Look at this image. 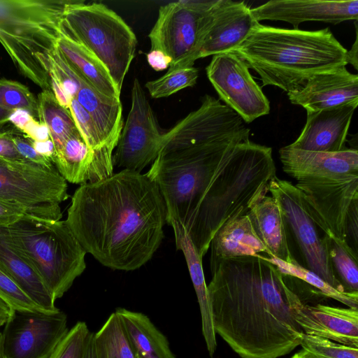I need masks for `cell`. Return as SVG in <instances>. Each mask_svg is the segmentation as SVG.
I'll return each mask as SVG.
<instances>
[{"label": "cell", "instance_id": "obj_24", "mask_svg": "<svg viewBox=\"0 0 358 358\" xmlns=\"http://www.w3.org/2000/svg\"><path fill=\"white\" fill-rule=\"evenodd\" d=\"M173 229L177 250L182 252L196 294L201 316L202 333L208 351L213 355L217 348L216 333L213 327L211 305L206 283L202 258L183 227L173 220L166 222Z\"/></svg>", "mask_w": 358, "mask_h": 358}, {"label": "cell", "instance_id": "obj_45", "mask_svg": "<svg viewBox=\"0 0 358 358\" xmlns=\"http://www.w3.org/2000/svg\"><path fill=\"white\" fill-rule=\"evenodd\" d=\"M31 143L34 148L38 153L50 159L54 163L55 148L50 138L45 141H36L31 140Z\"/></svg>", "mask_w": 358, "mask_h": 358}, {"label": "cell", "instance_id": "obj_3", "mask_svg": "<svg viewBox=\"0 0 358 358\" xmlns=\"http://www.w3.org/2000/svg\"><path fill=\"white\" fill-rule=\"evenodd\" d=\"M242 118L206 94L199 108L162 134L148 178L165 202L166 222L191 231L200 206L224 169L234 147L249 139Z\"/></svg>", "mask_w": 358, "mask_h": 358}, {"label": "cell", "instance_id": "obj_8", "mask_svg": "<svg viewBox=\"0 0 358 358\" xmlns=\"http://www.w3.org/2000/svg\"><path fill=\"white\" fill-rule=\"evenodd\" d=\"M62 32L93 53L121 92L137 45L124 20L103 3L71 0L64 13Z\"/></svg>", "mask_w": 358, "mask_h": 358}, {"label": "cell", "instance_id": "obj_17", "mask_svg": "<svg viewBox=\"0 0 358 358\" xmlns=\"http://www.w3.org/2000/svg\"><path fill=\"white\" fill-rule=\"evenodd\" d=\"M254 18L280 20L298 29L301 23L318 21L337 24L358 18V1L272 0L251 9Z\"/></svg>", "mask_w": 358, "mask_h": 358}, {"label": "cell", "instance_id": "obj_28", "mask_svg": "<svg viewBox=\"0 0 358 358\" xmlns=\"http://www.w3.org/2000/svg\"><path fill=\"white\" fill-rule=\"evenodd\" d=\"M37 100L38 118L48 129L55 155L61 150L67 138L78 130L69 110L58 103L52 90H42Z\"/></svg>", "mask_w": 358, "mask_h": 358}, {"label": "cell", "instance_id": "obj_23", "mask_svg": "<svg viewBox=\"0 0 358 358\" xmlns=\"http://www.w3.org/2000/svg\"><path fill=\"white\" fill-rule=\"evenodd\" d=\"M0 268L38 306L50 312L59 310L38 274L13 245L7 227L2 226H0Z\"/></svg>", "mask_w": 358, "mask_h": 358}, {"label": "cell", "instance_id": "obj_1", "mask_svg": "<svg viewBox=\"0 0 358 358\" xmlns=\"http://www.w3.org/2000/svg\"><path fill=\"white\" fill-rule=\"evenodd\" d=\"M167 212L157 184L128 170L74 192L65 220L87 253L114 270L134 271L152 257L164 237Z\"/></svg>", "mask_w": 358, "mask_h": 358}, {"label": "cell", "instance_id": "obj_41", "mask_svg": "<svg viewBox=\"0 0 358 358\" xmlns=\"http://www.w3.org/2000/svg\"><path fill=\"white\" fill-rule=\"evenodd\" d=\"M29 138L36 141H45L50 139L48 129L45 124L32 117L21 131Z\"/></svg>", "mask_w": 358, "mask_h": 358}, {"label": "cell", "instance_id": "obj_13", "mask_svg": "<svg viewBox=\"0 0 358 358\" xmlns=\"http://www.w3.org/2000/svg\"><path fill=\"white\" fill-rule=\"evenodd\" d=\"M249 69L234 51L213 55L206 68L208 78L220 99L246 123L270 112L269 101Z\"/></svg>", "mask_w": 358, "mask_h": 358}, {"label": "cell", "instance_id": "obj_34", "mask_svg": "<svg viewBox=\"0 0 358 358\" xmlns=\"http://www.w3.org/2000/svg\"><path fill=\"white\" fill-rule=\"evenodd\" d=\"M0 299L13 310L34 313H52L35 303L1 268Z\"/></svg>", "mask_w": 358, "mask_h": 358}, {"label": "cell", "instance_id": "obj_48", "mask_svg": "<svg viewBox=\"0 0 358 358\" xmlns=\"http://www.w3.org/2000/svg\"><path fill=\"white\" fill-rule=\"evenodd\" d=\"M13 310L0 299V319L7 320L13 313Z\"/></svg>", "mask_w": 358, "mask_h": 358}, {"label": "cell", "instance_id": "obj_7", "mask_svg": "<svg viewBox=\"0 0 358 358\" xmlns=\"http://www.w3.org/2000/svg\"><path fill=\"white\" fill-rule=\"evenodd\" d=\"M6 227L13 245L55 301L63 296L86 268L87 252L65 220L24 215Z\"/></svg>", "mask_w": 358, "mask_h": 358}, {"label": "cell", "instance_id": "obj_15", "mask_svg": "<svg viewBox=\"0 0 358 358\" xmlns=\"http://www.w3.org/2000/svg\"><path fill=\"white\" fill-rule=\"evenodd\" d=\"M257 24L244 1L217 0L202 19L194 52L168 71L191 67L198 59L234 50Z\"/></svg>", "mask_w": 358, "mask_h": 358}, {"label": "cell", "instance_id": "obj_36", "mask_svg": "<svg viewBox=\"0 0 358 358\" xmlns=\"http://www.w3.org/2000/svg\"><path fill=\"white\" fill-rule=\"evenodd\" d=\"M91 334L85 322H78L69 329L49 358H83Z\"/></svg>", "mask_w": 358, "mask_h": 358}, {"label": "cell", "instance_id": "obj_25", "mask_svg": "<svg viewBox=\"0 0 358 358\" xmlns=\"http://www.w3.org/2000/svg\"><path fill=\"white\" fill-rule=\"evenodd\" d=\"M252 227L270 256L287 263H295L288 245L285 227L278 203L265 196L247 213Z\"/></svg>", "mask_w": 358, "mask_h": 358}, {"label": "cell", "instance_id": "obj_10", "mask_svg": "<svg viewBox=\"0 0 358 358\" xmlns=\"http://www.w3.org/2000/svg\"><path fill=\"white\" fill-rule=\"evenodd\" d=\"M67 189L55 166L0 158V201L25 208L29 215L60 220L59 204L69 197Z\"/></svg>", "mask_w": 358, "mask_h": 358}, {"label": "cell", "instance_id": "obj_22", "mask_svg": "<svg viewBox=\"0 0 358 358\" xmlns=\"http://www.w3.org/2000/svg\"><path fill=\"white\" fill-rule=\"evenodd\" d=\"M210 267L227 259L257 256L269 252L256 235L248 215L225 222L215 233L210 245Z\"/></svg>", "mask_w": 358, "mask_h": 358}, {"label": "cell", "instance_id": "obj_35", "mask_svg": "<svg viewBox=\"0 0 358 358\" xmlns=\"http://www.w3.org/2000/svg\"><path fill=\"white\" fill-rule=\"evenodd\" d=\"M300 345L315 358H358V348L303 333Z\"/></svg>", "mask_w": 358, "mask_h": 358}, {"label": "cell", "instance_id": "obj_44", "mask_svg": "<svg viewBox=\"0 0 358 358\" xmlns=\"http://www.w3.org/2000/svg\"><path fill=\"white\" fill-rule=\"evenodd\" d=\"M34 117L29 112L22 109H15L11 111L8 117V122L21 132L26 124Z\"/></svg>", "mask_w": 358, "mask_h": 358}, {"label": "cell", "instance_id": "obj_4", "mask_svg": "<svg viewBox=\"0 0 358 358\" xmlns=\"http://www.w3.org/2000/svg\"><path fill=\"white\" fill-rule=\"evenodd\" d=\"M233 51L259 74L262 86L287 92L298 90L316 73L348 64L347 50L329 27L303 31L259 23Z\"/></svg>", "mask_w": 358, "mask_h": 358}, {"label": "cell", "instance_id": "obj_11", "mask_svg": "<svg viewBox=\"0 0 358 358\" xmlns=\"http://www.w3.org/2000/svg\"><path fill=\"white\" fill-rule=\"evenodd\" d=\"M162 134L145 91L135 78L131 108L113 155V168L141 173L157 157Z\"/></svg>", "mask_w": 358, "mask_h": 358}, {"label": "cell", "instance_id": "obj_30", "mask_svg": "<svg viewBox=\"0 0 358 358\" xmlns=\"http://www.w3.org/2000/svg\"><path fill=\"white\" fill-rule=\"evenodd\" d=\"M327 248L334 275L343 290L358 293L357 254L346 243L327 235Z\"/></svg>", "mask_w": 358, "mask_h": 358}, {"label": "cell", "instance_id": "obj_27", "mask_svg": "<svg viewBox=\"0 0 358 358\" xmlns=\"http://www.w3.org/2000/svg\"><path fill=\"white\" fill-rule=\"evenodd\" d=\"M57 47L67 62L97 91L110 98L120 99L121 92L101 62L83 45L62 32Z\"/></svg>", "mask_w": 358, "mask_h": 358}, {"label": "cell", "instance_id": "obj_51", "mask_svg": "<svg viewBox=\"0 0 358 358\" xmlns=\"http://www.w3.org/2000/svg\"><path fill=\"white\" fill-rule=\"evenodd\" d=\"M0 358H7L3 348L2 333L0 331Z\"/></svg>", "mask_w": 358, "mask_h": 358}, {"label": "cell", "instance_id": "obj_33", "mask_svg": "<svg viewBox=\"0 0 358 358\" xmlns=\"http://www.w3.org/2000/svg\"><path fill=\"white\" fill-rule=\"evenodd\" d=\"M0 107L10 111L22 109L38 118L37 99L26 85L15 80L0 78Z\"/></svg>", "mask_w": 358, "mask_h": 358}, {"label": "cell", "instance_id": "obj_26", "mask_svg": "<svg viewBox=\"0 0 358 358\" xmlns=\"http://www.w3.org/2000/svg\"><path fill=\"white\" fill-rule=\"evenodd\" d=\"M115 313L137 358H176L166 336L145 315L122 308Z\"/></svg>", "mask_w": 358, "mask_h": 358}, {"label": "cell", "instance_id": "obj_32", "mask_svg": "<svg viewBox=\"0 0 358 358\" xmlns=\"http://www.w3.org/2000/svg\"><path fill=\"white\" fill-rule=\"evenodd\" d=\"M199 77L198 69L191 66L167 71L162 77L148 81L145 86L155 99L167 97L188 87H193Z\"/></svg>", "mask_w": 358, "mask_h": 358}, {"label": "cell", "instance_id": "obj_52", "mask_svg": "<svg viewBox=\"0 0 358 358\" xmlns=\"http://www.w3.org/2000/svg\"><path fill=\"white\" fill-rule=\"evenodd\" d=\"M5 323H6V320H1V319H0V328H1V327H3V326H4V324H5Z\"/></svg>", "mask_w": 358, "mask_h": 358}, {"label": "cell", "instance_id": "obj_53", "mask_svg": "<svg viewBox=\"0 0 358 358\" xmlns=\"http://www.w3.org/2000/svg\"><path fill=\"white\" fill-rule=\"evenodd\" d=\"M6 130V128H5V129H4L3 127V128H1V129H0V134H1L2 133H3Z\"/></svg>", "mask_w": 358, "mask_h": 358}, {"label": "cell", "instance_id": "obj_14", "mask_svg": "<svg viewBox=\"0 0 358 358\" xmlns=\"http://www.w3.org/2000/svg\"><path fill=\"white\" fill-rule=\"evenodd\" d=\"M3 327L7 358H49L69 331L67 316L59 309L44 313L13 310Z\"/></svg>", "mask_w": 358, "mask_h": 358}, {"label": "cell", "instance_id": "obj_16", "mask_svg": "<svg viewBox=\"0 0 358 358\" xmlns=\"http://www.w3.org/2000/svg\"><path fill=\"white\" fill-rule=\"evenodd\" d=\"M295 186L317 227L327 236L345 241V219L358 196V176L303 180Z\"/></svg>", "mask_w": 358, "mask_h": 358}, {"label": "cell", "instance_id": "obj_31", "mask_svg": "<svg viewBox=\"0 0 358 358\" xmlns=\"http://www.w3.org/2000/svg\"><path fill=\"white\" fill-rule=\"evenodd\" d=\"M263 257L274 265L284 275L298 278L317 289L322 295L341 302L348 308L358 309V293L340 292L318 275L301 266L296 262L287 263L274 257L263 255Z\"/></svg>", "mask_w": 358, "mask_h": 358}, {"label": "cell", "instance_id": "obj_49", "mask_svg": "<svg viewBox=\"0 0 358 358\" xmlns=\"http://www.w3.org/2000/svg\"><path fill=\"white\" fill-rule=\"evenodd\" d=\"M11 111L0 107V129L8 123V117Z\"/></svg>", "mask_w": 358, "mask_h": 358}, {"label": "cell", "instance_id": "obj_21", "mask_svg": "<svg viewBox=\"0 0 358 358\" xmlns=\"http://www.w3.org/2000/svg\"><path fill=\"white\" fill-rule=\"evenodd\" d=\"M284 172L297 181L358 176V151H305L285 146L279 150Z\"/></svg>", "mask_w": 358, "mask_h": 358}, {"label": "cell", "instance_id": "obj_5", "mask_svg": "<svg viewBox=\"0 0 358 358\" xmlns=\"http://www.w3.org/2000/svg\"><path fill=\"white\" fill-rule=\"evenodd\" d=\"M272 149L251 142H239L203 201L188 236L203 257L217 230L228 220L245 215L266 195L275 177Z\"/></svg>", "mask_w": 358, "mask_h": 358}, {"label": "cell", "instance_id": "obj_9", "mask_svg": "<svg viewBox=\"0 0 358 358\" xmlns=\"http://www.w3.org/2000/svg\"><path fill=\"white\" fill-rule=\"evenodd\" d=\"M268 191L280 208L289 251L295 262L318 275L336 289L345 292L331 268L327 234L312 219L299 189L291 182L275 176Z\"/></svg>", "mask_w": 358, "mask_h": 358}, {"label": "cell", "instance_id": "obj_50", "mask_svg": "<svg viewBox=\"0 0 358 358\" xmlns=\"http://www.w3.org/2000/svg\"><path fill=\"white\" fill-rule=\"evenodd\" d=\"M292 358H315L310 353L305 350H301L296 353Z\"/></svg>", "mask_w": 358, "mask_h": 358}, {"label": "cell", "instance_id": "obj_39", "mask_svg": "<svg viewBox=\"0 0 358 358\" xmlns=\"http://www.w3.org/2000/svg\"><path fill=\"white\" fill-rule=\"evenodd\" d=\"M24 215H29L25 208L0 201V226L8 227Z\"/></svg>", "mask_w": 358, "mask_h": 358}, {"label": "cell", "instance_id": "obj_47", "mask_svg": "<svg viewBox=\"0 0 358 358\" xmlns=\"http://www.w3.org/2000/svg\"><path fill=\"white\" fill-rule=\"evenodd\" d=\"M83 358H96L94 342V333L91 334Z\"/></svg>", "mask_w": 358, "mask_h": 358}, {"label": "cell", "instance_id": "obj_46", "mask_svg": "<svg viewBox=\"0 0 358 358\" xmlns=\"http://www.w3.org/2000/svg\"><path fill=\"white\" fill-rule=\"evenodd\" d=\"M356 28V38L355 41L350 50H347V62L354 66L355 69H357V56H358V44H357V21H355Z\"/></svg>", "mask_w": 358, "mask_h": 358}, {"label": "cell", "instance_id": "obj_2", "mask_svg": "<svg viewBox=\"0 0 358 358\" xmlns=\"http://www.w3.org/2000/svg\"><path fill=\"white\" fill-rule=\"evenodd\" d=\"M208 286L216 334L242 358H278L300 345L292 304L300 298L262 255L210 266Z\"/></svg>", "mask_w": 358, "mask_h": 358}, {"label": "cell", "instance_id": "obj_20", "mask_svg": "<svg viewBox=\"0 0 358 358\" xmlns=\"http://www.w3.org/2000/svg\"><path fill=\"white\" fill-rule=\"evenodd\" d=\"M358 102L307 111L306 124L288 146L301 150L336 152L345 150L348 129Z\"/></svg>", "mask_w": 358, "mask_h": 358}, {"label": "cell", "instance_id": "obj_18", "mask_svg": "<svg viewBox=\"0 0 358 358\" xmlns=\"http://www.w3.org/2000/svg\"><path fill=\"white\" fill-rule=\"evenodd\" d=\"M287 96L292 103L306 111L358 102V76L349 72L345 66L316 73Z\"/></svg>", "mask_w": 358, "mask_h": 358}, {"label": "cell", "instance_id": "obj_37", "mask_svg": "<svg viewBox=\"0 0 358 358\" xmlns=\"http://www.w3.org/2000/svg\"><path fill=\"white\" fill-rule=\"evenodd\" d=\"M11 139L24 159L46 166H55L50 159L41 155L35 150L30 138L15 128L11 133Z\"/></svg>", "mask_w": 358, "mask_h": 358}, {"label": "cell", "instance_id": "obj_19", "mask_svg": "<svg viewBox=\"0 0 358 358\" xmlns=\"http://www.w3.org/2000/svg\"><path fill=\"white\" fill-rule=\"evenodd\" d=\"M292 313L303 333L358 348V309L312 306L299 298Z\"/></svg>", "mask_w": 358, "mask_h": 358}, {"label": "cell", "instance_id": "obj_42", "mask_svg": "<svg viewBox=\"0 0 358 358\" xmlns=\"http://www.w3.org/2000/svg\"><path fill=\"white\" fill-rule=\"evenodd\" d=\"M149 65L155 71H162L169 67L172 59L159 50H150L146 55Z\"/></svg>", "mask_w": 358, "mask_h": 358}, {"label": "cell", "instance_id": "obj_6", "mask_svg": "<svg viewBox=\"0 0 358 358\" xmlns=\"http://www.w3.org/2000/svg\"><path fill=\"white\" fill-rule=\"evenodd\" d=\"M71 0H0V43L17 71L42 90H51L50 57Z\"/></svg>", "mask_w": 358, "mask_h": 358}, {"label": "cell", "instance_id": "obj_29", "mask_svg": "<svg viewBox=\"0 0 358 358\" xmlns=\"http://www.w3.org/2000/svg\"><path fill=\"white\" fill-rule=\"evenodd\" d=\"M94 342L96 358H137L115 312L94 333Z\"/></svg>", "mask_w": 358, "mask_h": 358}, {"label": "cell", "instance_id": "obj_12", "mask_svg": "<svg viewBox=\"0 0 358 358\" xmlns=\"http://www.w3.org/2000/svg\"><path fill=\"white\" fill-rule=\"evenodd\" d=\"M217 0L178 1L160 6L148 37L150 50H159L172 59L169 69L185 61L194 52L202 19Z\"/></svg>", "mask_w": 358, "mask_h": 358}, {"label": "cell", "instance_id": "obj_40", "mask_svg": "<svg viewBox=\"0 0 358 358\" xmlns=\"http://www.w3.org/2000/svg\"><path fill=\"white\" fill-rule=\"evenodd\" d=\"M14 129L15 127L6 129L3 133L0 134L1 159L10 161L25 159L20 155L11 139V133Z\"/></svg>", "mask_w": 358, "mask_h": 358}, {"label": "cell", "instance_id": "obj_38", "mask_svg": "<svg viewBox=\"0 0 358 358\" xmlns=\"http://www.w3.org/2000/svg\"><path fill=\"white\" fill-rule=\"evenodd\" d=\"M344 231L346 243L358 255V196L353 199L348 208Z\"/></svg>", "mask_w": 358, "mask_h": 358}, {"label": "cell", "instance_id": "obj_43", "mask_svg": "<svg viewBox=\"0 0 358 358\" xmlns=\"http://www.w3.org/2000/svg\"><path fill=\"white\" fill-rule=\"evenodd\" d=\"M51 90L57 100L58 103L64 108L69 110L71 99L65 92L57 78L52 73L49 72Z\"/></svg>", "mask_w": 358, "mask_h": 358}]
</instances>
